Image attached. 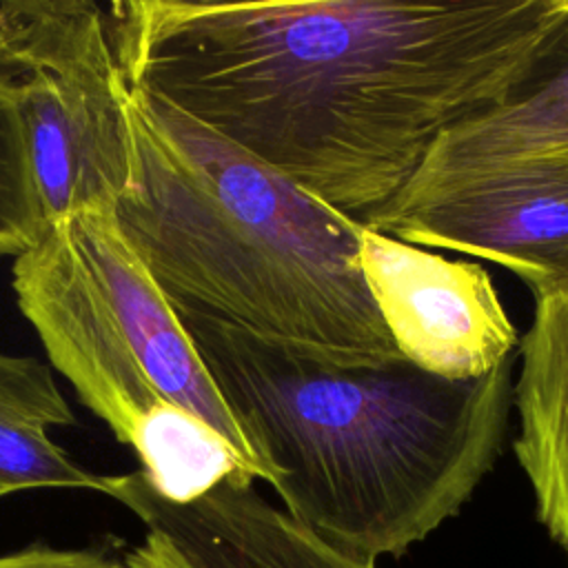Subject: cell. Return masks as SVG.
I'll return each instance as SVG.
<instances>
[{"label": "cell", "mask_w": 568, "mask_h": 568, "mask_svg": "<svg viewBox=\"0 0 568 568\" xmlns=\"http://www.w3.org/2000/svg\"><path fill=\"white\" fill-rule=\"evenodd\" d=\"M568 0L111 2L124 78L362 226Z\"/></svg>", "instance_id": "6da1fadb"}, {"label": "cell", "mask_w": 568, "mask_h": 568, "mask_svg": "<svg viewBox=\"0 0 568 568\" xmlns=\"http://www.w3.org/2000/svg\"><path fill=\"white\" fill-rule=\"evenodd\" d=\"M178 317L284 510L353 559L375 564L426 539L501 453L513 357L475 379L408 359L337 368L220 322Z\"/></svg>", "instance_id": "7a4b0ae2"}, {"label": "cell", "mask_w": 568, "mask_h": 568, "mask_svg": "<svg viewBox=\"0 0 568 568\" xmlns=\"http://www.w3.org/2000/svg\"><path fill=\"white\" fill-rule=\"evenodd\" d=\"M129 84V82H126ZM113 215L178 313L337 368L404 359L366 284L362 224L129 84Z\"/></svg>", "instance_id": "3957f363"}, {"label": "cell", "mask_w": 568, "mask_h": 568, "mask_svg": "<svg viewBox=\"0 0 568 568\" xmlns=\"http://www.w3.org/2000/svg\"><path fill=\"white\" fill-rule=\"evenodd\" d=\"M20 313L53 368L118 442L133 446L151 419L184 408L264 468L224 404L169 297L124 237L113 209L44 226L13 260Z\"/></svg>", "instance_id": "277c9868"}, {"label": "cell", "mask_w": 568, "mask_h": 568, "mask_svg": "<svg viewBox=\"0 0 568 568\" xmlns=\"http://www.w3.org/2000/svg\"><path fill=\"white\" fill-rule=\"evenodd\" d=\"M126 91L109 7L0 0V98L20 115L47 224L126 191Z\"/></svg>", "instance_id": "5b68a950"}, {"label": "cell", "mask_w": 568, "mask_h": 568, "mask_svg": "<svg viewBox=\"0 0 568 568\" xmlns=\"http://www.w3.org/2000/svg\"><path fill=\"white\" fill-rule=\"evenodd\" d=\"M359 260L379 315L410 364L446 379H475L519 346L484 266L368 226L359 233Z\"/></svg>", "instance_id": "8992f818"}, {"label": "cell", "mask_w": 568, "mask_h": 568, "mask_svg": "<svg viewBox=\"0 0 568 568\" xmlns=\"http://www.w3.org/2000/svg\"><path fill=\"white\" fill-rule=\"evenodd\" d=\"M368 229L493 262L537 297L568 286V186L473 180L397 195Z\"/></svg>", "instance_id": "52a82bcc"}, {"label": "cell", "mask_w": 568, "mask_h": 568, "mask_svg": "<svg viewBox=\"0 0 568 568\" xmlns=\"http://www.w3.org/2000/svg\"><path fill=\"white\" fill-rule=\"evenodd\" d=\"M473 180L568 186V4L504 93L444 133L397 195Z\"/></svg>", "instance_id": "ba28073f"}, {"label": "cell", "mask_w": 568, "mask_h": 568, "mask_svg": "<svg viewBox=\"0 0 568 568\" xmlns=\"http://www.w3.org/2000/svg\"><path fill=\"white\" fill-rule=\"evenodd\" d=\"M106 479L104 495L129 508L189 568H375L324 544L246 477H229L189 504L160 497L140 470Z\"/></svg>", "instance_id": "9c48e42d"}, {"label": "cell", "mask_w": 568, "mask_h": 568, "mask_svg": "<svg viewBox=\"0 0 568 568\" xmlns=\"http://www.w3.org/2000/svg\"><path fill=\"white\" fill-rule=\"evenodd\" d=\"M515 455L539 521L568 557V286L535 300L513 386Z\"/></svg>", "instance_id": "30bf717a"}, {"label": "cell", "mask_w": 568, "mask_h": 568, "mask_svg": "<svg viewBox=\"0 0 568 568\" xmlns=\"http://www.w3.org/2000/svg\"><path fill=\"white\" fill-rule=\"evenodd\" d=\"M75 415L47 364L0 351V499L33 488L104 493L106 475L80 466L49 435Z\"/></svg>", "instance_id": "8fae6325"}, {"label": "cell", "mask_w": 568, "mask_h": 568, "mask_svg": "<svg viewBox=\"0 0 568 568\" xmlns=\"http://www.w3.org/2000/svg\"><path fill=\"white\" fill-rule=\"evenodd\" d=\"M33 162L18 111L0 98V255L18 257L44 231Z\"/></svg>", "instance_id": "7c38bea8"}, {"label": "cell", "mask_w": 568, "mask_h": 568, "mask_svg": "<svg viewBox=\"0 0 568 568\" xmlns=\"http://www.w3.org/2000/svg\"><path fill=\"white\" fill-rule=\"evenodd\" d=\"M0 568H126V564L124 559H113L95 548H53L33 544L0 555Z\"/></svg>", "instance_id": "4fadbf2b"}, {"label": "cell", "mask_w": 568, "mask_h": 568, "mask_svg": "<svg viewBox=\"0 0 568 568\" xmlns=\"http://www.w3.org/2000/svg\"><path fill=\"white\" fill-rule=\"evenodd\" d=\"M124 564L126 568H189L184 559L153 532H146L142 544L129 550Z\"/></svg>", "instance_id": "5bb4252c"}]
</instances>
